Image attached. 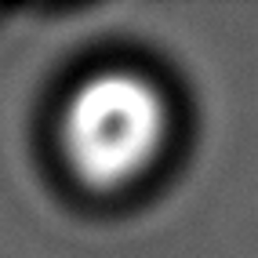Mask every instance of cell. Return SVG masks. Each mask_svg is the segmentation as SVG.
<instances>
[{
    "mask_svg": "<svg viewBox=\"0 0 258 258\" xmlns=\"http://www.w3.org/2000/svg\"><path fill=\"white\" fill-rule=\"evenodd\" d=\"M167 139V102L157 84L109 70L95 73L66 102L62 149L80 182L120 189L160 157Z\"/></svg>",
    "mask_w": 258,
    "mask_h": 258,
    "instance_id": "1",
    "label": "cell"
}]
</instances>
